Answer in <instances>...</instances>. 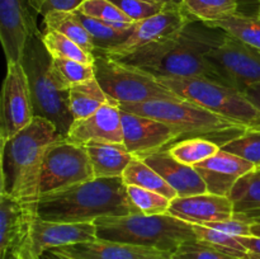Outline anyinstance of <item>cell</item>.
<instances>
[{"mask_svg": "<svg viewBox=\"0 0 260 259\" xmlns=\"http://www.w3.org/2000/svg\"><path fill=\"white\" fill-rule=\"evenodd\" d=\"M225 37L223 30L192 20L175 35L119 61L136 66L155 78H201L222 84L207 55Z\"/></svg>", "mask_w": 260, "mask_h": 259, "instance_id": "cell-1", "label": "cell"}, {"mask_svg": "<svg viewBox=\"0 0 260 259\" xmlns=\"http://www.w3.org/2000/svg\"><path fill=\"white\" fill-rule=\"evenodd\" d=\"M65 137L52 122L35 117L22 131L2 142L0 192L37 208L45 157L50 147Z\"/></svg>", "mask_w": 260, "mask_h": 259, "instance_id": "cell-2", "label": "cell"}, {"mask_svg": "<svg viewBox=\"0 0 260 259\" xmlns=\"http://www.w3.org/2000/svg\"><path fill=\"white\" fill-rule=\"evenodd\" d=\"M140 213L122 177L94 178L63 189L41 195L37 216L55 222H94L106 216Z\"/></svg>", "mask_w": 260, "mask_h": 259, "instance_id": "cell-3", "label": "cell"}, {"mask_svg": "<svg viewBox=\"0 0 260 259\" xmlns=\"http://www.w3.org/2000/svg\"><path fill=\"white\" fill-rule=\"evenodd\" d=\"M96 238L134 245L149 246L173 254L182 244L197 240L192 223L169 213L146 216H106L94 221Z\"/></svg>", "mask_w": 260, "mask_h": 259, "instance_id": "cell-4", "label": "cell"}, {"mask_svg": "<svg viewBox=\"0 0 260 259\" xmlns=\"http://www.w3.org/2000/svg\"><path fill=\"white\" fill-rule=\"evenodd\" d=\"M52 57L42 42V32H37L28 41L20 63L27 74L32 95L35 117H43L52 122L66 136L74 122L69 108V91L61 90L51 73Z\"/></svg>", "mask_w": 260, "mask_h": 259, "instance_id": "cell-5", "label": "cell"}, {"mask_svg": "<svg viewBox=\"0 0 260 259\" xmlns=\"http://www.w3.org/2000/svg\"><path fill=\"white\" fill-rule=\"evenodd\" d=\"M178 96L198 104L246 131H260V109L243 91L201 78H157Z\"/></svg>", "mask_w": 260, "mask_h": 259, "instance_id": "cell-6", "label": "cell"}, {"mask_svg": "<svg viewBox=\"0 0 260 259\" xmlns=\"http://www.w3.org/2000/svg\"><path fill=\"white\" fill-rule=\"evenodd\" d=\"M122 111L157 119L172 127L180 137L192 135L193 137H206L208 135L243 134L246 130L223 117L192 103L179 101H150L144 103H119Z\"/></svg>", "mask_w": 260, "mask_h": 259, "instance_id": "cell-7", "label": "cell"}, {"mask_svg": "<svg viewBox=\"0 0 260 259\" xmlns=\"http://www.w3.org/2000/svg\"><path fill=\"white\" fill-rule=\"evenodd\" d=\"M94 70L104 91L119 103L182 99L151 74L104 53H95Z\"/></svg>", "mask_w": 260, "mask_h": 259, "instance_id": "cell-8", "label": "cell"}, {"mask_svg": "<svg viewBox=\"0 0 260 259\" xmlns=\"http://www.w3.org/2000/svg\"><path fill=\"white\" fill-rule=\"evenodd\" d=\"M94 178L85 146L74 144L65 137L47 151L41 175L40 195L63 189Z\"/></svg>", "mask_w": 260, "mask_h": 259, "instance_id": "cell-9", "label": "cell"}, {"mask_svg": "<svg viewBox=\"0 0 260 259\" xmlns=\"http://www.w3.org/2000/svg\"><path fill=\"white\" fill-rule=\"evenodd\" d=\"M207 58L223 85L245 91L260 83V50L226 33L222 42L208 52Z\"/></svg>", "mask_w": 260, "mask_h": 259, "instance_id": "cell-10", "label": "cell"}, {"mask_svg": "<svg viewBox=\"0 0 260 259\" xmlns=\"http://www.w3.org/2000/svg\"><path fill=\"white\" fill-rule=\"evenodd\" d=\"M0 108V140L12 139L35 118L27 74L20 62L7 63Z\"/></svg>", "mask_w": 260, "mask_h": 259, "instance_id": "cell-11", "label": "cell"}, {"mask_svg": "<svg viewBox=\"0 0 260 259\" xmlns=\"http://www.w3.org/2000/svg\"><path fill=\"white\" fill-rule=\"evenodd\" d=\"M189 22L192 19L185 14L180 5H169L159 14L137 22L134 32L124 42L98 53H104L116 60H123L152 43L175 35Z\"/></svg>", "mask_w": 260, "mask_h": 259, "instance_id": "cell-12", "label": "cell"}, {"mask_svg": "<svg viewBox=\"0 0 260 259\" xmlns=\"http://www.w3.org/2000/svg\"><path fill=\"white\" fill-rule=\"evenodd\" d=\"M36 216L37 208L0 192V259L8 254L32 256L30 233Z\"/></svg>", "mask_w": 260, "mask_h": 259, "instance_id": "cell-13", "label": "cell"}, {"mask_svg": "<svg viewBox=\"0 0 260 259\" xmlns=\"http://www.w3.org/2000/svg\"><path fill=\"white\" fill-rule=\"evenodd\" d=\"M40 32L28 0H0V38L7 63L20 62L28 41Z\"/></svg>", "mask_w": 260, "mask_h": 259, "instance_id": "cell-14", "label": "cell"}, {"mask_svg": "<svg viewBox=\"0 0 260 259\" xmlns=\"http://www.w3.org/2000/svg\"><path fill=\"white\" fill-rule=\"evenodd\" d=\"M96 239L94 222H55L36 216L30 233V255L41 259L51 249L85 243Z\"/></svg>", "mask_w": 260, "mask_h": 259, "instance_id": "cell-15", "label": "cell"}, {"mask_svg": "<svg viewBox=\"0 0 260 259\" xmlns=\"http://www.w3.org/2000/svg\"><path fill=\"white\" fill-rule=\"evenodd\" d=\"M123 144L135 156L164 149L180 137L172 127L157 119L122 111Z\"/></svg>", "mask_w": 260, "mask_h": 259, "instance_id": "cell-16", "label": "cell"}, {"mask_svg": "<svg viewBox=\"0 0 260 259\" xmlns=\"http://www.w3.org/2000/svg\"><path fill=\"white\" fill-rule=\"evenodd\" d=\"M66 139L74 144L85 145L90 141L123 144L122 109L118 101L104 104L91 116L75 119Z\"/></svg>", "mask_w": 260, "mask_h": 259, "instance_id": "cell-17", "label": "cell"}, {"mask_svg": "<svg viewBox=\"0 0 260 259\" xmlns=\"http://www.w3.org/2000/svg\"><path fill=\"white\" fill-rule=\"evenodd\" d=\"M193 168L206 183L208 193L225 197L230 196L233 188L244 175L256 169L255 165L249 160L222 149Z\"/></svg>", "mask_w": 260, "mask_h": 259, "instance_id": "cell-18", "label": "cell"}, {"mask_svg": "<svg viewBox=\"0 0 260 259\" xmlns=\"http://www.w3.org/2000/svg\"><path fill=\"white\" fill-rule=\"evenodd\" d=\"M168 213L192 225H205L233 218L234 205L229 197L206 192L177 197L170 203Z\"/></svg>", "mask_w": 260, "mask_h": 259, "instance_id": "cell-19", "label": "cell"}, {"mask_svg": "<svg viewBox=\"0 0 260 259\" xmlns=\"http://www.w3.org/2000/svg\"><path fill=\"white\" fill-rule=\"evenodd\" d=\"M139 157L164 178L165 182L178 193V197H188L207 192L206 183L197 170L178 161L165 147L140 155Z\"/></svg>", "mask_w": 260, "mask_h": 259, "instance_id": "cell-20", "label": "cell"}, {"mask_svg": "<svg viewBox=\"0 0 260 259\" xmlns=\"http://www.w3.org/2000/svg\"><path fill=\"white\" fill-rule=\"evenodd\" d=\"M75 259H170L172 254L149 246L98 239L57 248Z\"/></svg>", "mask_w": 260, "mask_h": 259, "instance_id": "cell-21", "label": "cell"}, {"mask_svg": "<svg viewBox=\"0 0 260 259\" xmlns=\"http://www.w3.org/2000/svg\"><path fill=\"white\" fill-rule=\"evenodd\" d=\"M95 178L122 177L135 155L124 144L90 141L84 145Z\"/></svg>", "mask_w": 260, "mask_h": 259, "instance_id": "cell-22", "label": "cell"}, {"mask_svg": "<svg viewBox=\"0 0 260 259\" xmlns=\"http://www.w3.org/2000/svg\"><path fill=\"white\" fill-rule=\"evenodd\" d=\"M229 198L234 205V217L260 222V172H253L244 175L231 190Z\"/></svg>", "mask_w": 260, "mask_h": 259, "instance_id": "cell-23", "label": "cell"}, {"mask_svg": "<svg viewBox=\"0 0 260 259\" xmlns=\"http://www.w3.org/2000/svg\"><path fill=\"white\" fill-rule=\"evenodd\" d=\"M112 101L114 99L104 91L95 78L76 84L69 90V108L74 121L91 116L101 107Z\"/></svg>", "mask_w": 260, "mask_h": 259, "instance_id": "cell-24", "label": "cell"}, {"mask_svg": "<svg viewBox=\"0 0 260 259\" xmlns=\"http://www.w3.org/2000/svg\"><path fill=\"white\" fill-rule=\"evenodd\" d=\"M43 23H45V29L56 30L73 40L88 52H95L93 40L75 10L74 12H60V10L51 12L46 17H43Z\"/></svg>", "mask_w": 260, "mask_h": 259, "instance_id": "cell-25", "label": "cell"}, {"mask_svg": "<svg viewBox=\"0 0 260 259\" xmlns=\"http://www.w3.org/2000/svg\"><path fill=\"white\" fill-rule=\"evenodd\" d=\"M122 179L126 185H137L145 189L154 190L172 201L178 197V193L165 182L164 178L139 156H134L129 161L122 174Z\"/></svg>", "mask_w": 260, "mask_h": 259, "instance_id": "cell-26", "label": "cell"}, {"mask_svg": "<svg viewBox=\"0 0 260 259\" xmlns=\"http://www.w3.org/2000/svg\"><path fill=\"white\" fill-rule=\"evenodd\" d=\"M180 7L192 20L212 23L239 13L240 0H183Z\"/></svg>", "mask_w": 260, "mask_h": 259, "instance_id": "cell-27", "label": "cell"}, {"mask_svg": "<svg viewBox=\"0 0 260 259\" xmlns=\"http://www.w3.org/2000/svg\"><path fill=\"white\" fill-rule=\"evenodd\" d=\"M212 28H218L231 37L240 40L260 50V17L258 14L236 13L217 22L206 23Z\"/></svg>", "mask_w": 260, "mask_h": 259, "instance_id": "cell-28", "label": "cell"}, {"mask_svg": "<svg viewBox=\"0 0 260 259\" xmlns=\"http://www.w3.org/2000/svg\"><path fill=\"white\" fill-rule=\"evenodd\" d=\"M168 150L178 161L188 167H194L217 154L221 146L207 137L196 136L174 142L172 146L168 147Z\"/></svg>", "mask_w": 260, "mask_h": 259, "instance_id": "cell-29", "label": "cell"}, {"mask_svg": "<svg viewBox=\"0 0 260 259\" xmlns=\"http://www.w3.org/2000/svg\"><path fill=\"white\" fill-rule=\"evenodd\" d=\"M79 17H80L83 24L85 25L86 30L89 32L91 40H93L94 46H95L94 55L98 52H103V51L108 50V48L114 47V46L124 42L131 36V33L134 32L135 25H136L134 24L128 25V27H121V25L108 24V23L85 17L83 14H79Z\"/></svg>", "mask_w": 260, "mask_h": 259, "instance_id": "cell-30", "label": "cell"}, {"mask_svg": "<svg viewBox=\"0 0 260 259\" xmlns=\"http://www.w3.org/2000/svg\"><path fill=\"white\" fill-rule=\"evenodd\" d=\"M51 73L58 88L63 91H69L71 86L95 78L94 63L90 65L66 58H52Z\"/></svg>", "mask_w": 260, "mask_h": 259, "instance_id": "cell-31", "label": "cell"}, {"mask_svg": "<svg viewBox=\"0 0 260 259\" xmlns=\"http://www.w3.org/2000/svg\"><path fill=\"white\" fill-rule=\"evenodd\" d=\"M42 42L52 58L75 60L83 63H90V65H93L95 61L94 53L88 52L73 40L56 32V30H43Z\"/></svg>", "mask_w": 260, "mask_h": 259, "instance_id": "cell-32", "label": "cell"}, {"mask_svg": "<svg viewBox=\"0 0 260 259\" xmlns=\"http://www.w3.org/2000/svg\"><path fill=\"white\" fill-rule=\"evenodd\" d=\"M75 12L108 24L121 25V27L136 24V22L127 17L111 0H83Z\"/></svg>", "mask_w": 260, "mask_h": 259, "instance_id": "cell-33", "label": "cell"}, {"mask_svg": "<svg viewBox=\"0 0 260 259\" xmlns=\"http://www.w3.org/2000/svg\"><path fill=\"white\" fill-rule=\"evenodd\" d=\"M127 193L132 205L142 215H164L169 212L172 200L160 193L137 185H127Z\"/></svg>", "mask_w": 260, "mask_h": 259, "instance_id": "cell-34", "label": "cell"}, {"mask_svg": "<svg viewBox=\"0 0 260 259\" xmlns=\"http://www.w3.org/2000/svg\"><path fill=\"white\" fill-rule=\"evenodd\" d=\"M193 230L197 235V240L221 249V250L239 256V258L248 259L245 246L243 245L240 238H238V236L230 235V234L222 233V231L203 225H193Z\"/></svg>", "mask_w": 260, "mask_h": 259, "instance_id": "cell-35", "label": "cell"}, {"mask_svg": "<svg viewBox=\"0 0 260 259\" xmlns=\"http://www.w3.org/2000/svg\"><path fill=\"white\" fill-rule=\"evenodd\" d=\"M225 151L235 154L260 167V131H245L220 145Z\"/></svg>", "mask_w": 260, "mask_h": 259, "instance_id": "cell-36", "label": "cell"}, {"mask_svg": "<svg viewBox=\"0 0 260 259\" xmlns=\"http://www.w3.org/2000/svg\"><path fill=\"white\" fill-rule=\"evenodd\" d=\"M170 259H244L229 254L221 249L202 243L200 240H190L182 244Z\"/></svg>", "mask_w": 260, "mask_h": 259, "instance_id": "cell-37", "label": "cell"}, {"mask_svg": "<svg viewBox=\"0 0 260 259\" xmlns=\"http://www.w3.org/2000/svg\"><path fill=\"white\" fill-rule=\"evenodd\" d=\"M124 14L134 22H141L150 17L159 14L172 4L149 2V0H111Z\"/></svg>", "mask_w": 260, "mask_h": 259, "instance_id": "cell-38", "label": "cell"}, {"mask_svg": "<svg viewBox=\"0 0 260 259\" xmlns=\"http://www.w3.org/2000/svg\"><path fill=\"white\" fill-rule=\"evenodd\" d=\"M83 0H28L36 14H41L43 17L51 12H74L79 8Z\"/></svg>", "mask_w": 260, "mask_h": 259, "instance_id": "cell-39", "label": "cell"}, {"mask_svg": "<svg viewBox=\"0 0 260 259\" xmlns=\"http://www.w3.org/2000/svg\"><path fill=\"white\" fill-rule=\"evenodd\" d=\"M251 225H253V223H251L250 221H245L238 217H233V218H229V220L217 221V222L205 223L203 226L216 229V230L218 231H222V233L230 234V235L240 238V236L253 235V233H251Z\"/></svg>", "mask_w": 260, "mask_h": 259, "instance_id": "cell-40", "label": "cell"}, {"mask_svg": "<svg viewBox=\"0 0 260 259\" xmlns=\"http://www.w3.org/2000/svg\"><path fill=\"white\" fill-rule=\"evenodd\" d=\"M240 241L245 246L248 259H260V236H240Z\"/></svg>", "mask_w": 260, "mask_h": 259, "instance_id": "cell-41", "label": "cell"}, {"mask_svg": "<svg viewBox=\"0 0 260 259\" xmlns=\"http://www.w3.org/2000/svg\"><path fill=\"white\" fill-rule=\"evenodd\" d=\"M244 94H245L246 98H248L251 103L255 104V106L260 109V83L249 86V88L244 91Z\"/></svg>", "mask_w": 260, "mask_h": 259, "instance_id": "cell-42", "label": "cell"}, {"mask_svg": "<svg viewBox=\"0 0 260 259\" xmlns=\"http://www.w3.org/2000/svg\"><path fill=\"white\" fill-rule=\"evenodd\" d=\"M41 259H75L73 256H69L66 254H63L62 251L57 250V249H51L43 253V255L41 256Z\"/></svg>", "mask_w": 260, "mask_h": 259, "instance_id": "cell-43", "label": "cell"}, {"mask_svg": "<svg viewBox=\"0 0 260 259\" xmlns=\"http://www.w3.org/2000/svg\"><path fill=\"white\" fill-rule=\"evenodd\" d=\"M149 2L164 3V4H172V5H182L183 0H149Z\"/></svg>", "mask_w": 260, "mask_h": 259, "instance_id": "cell-44", "label": "cell"}, {"mask_svg": "<svg viewBox=\"0 0 260 259\" xmlns=\"http://www.w3.org/2000/svg\"><path fill=\"white\" fill-rule=\"evenodd\" d=\"M258 3L259 0H240V5H250V7H255L256 10H258Z\"/></svg>", "mask_w": 260, "mask_h": 259, "instance_id": "cell-45", "label": "cell"}, {"mask_svg": "<svg viewBox=\"0 0 260 259\" xmlns=\"http://www.w3.org/2000/svg\"><path fill=\"white\" fill-rule=\"evenodd\" d=\"M4 259H37V258H32V256H23V255H18V254H8Z\"/></svg>", "mask_w": 260, "mask_h": 259, "instance_id": "cell-46", "label": "cell"}, {"mask_svg": "<svg viewBox=\"0 0 260 259\" xmlns=\"http://www.w3.org/2000/svg\"><path fill=\"white\" fill-rule=\"evenodd\" d=\"M251 233H253V235L260 236V222H255L251 225Z\"/></svg>", "mask_w": 260, "mask_h": 259, "instance_id": "cell-47", "label": "cell"}, {"mask_svg": "<svg viewBox=\"0 0 260 259\" xmlns=\"http://www.w3.org/2000/svg\"><path fill=\"white\" fill-rule=\"evenodd\" d=\"M256 14H258L259 17H260V0H259V3H258V13H256Z\"/></svg>", "mask_w": 260, "mask_h": 259, "instance_id": "cell-48", "label": "cell"}, {"mask_svg": "<svg viewBox=\"0 0 260 259\" xmlns=\"http://www.w3.org/2000/svg\"><path fill=\"white\" fill-rule=\"evenodd\" d=\"M256 169H258V170H259V172H260V167H259V168H256Z\"/></svg>", "mask_w": 260, "mask_h": 259, "instance_id": "cell-49", "label": "cell"}, {"mask_svg": "<svg viewBox=\"0 0 260 259\" xmlns=\"http://www.w3.org/2000/svg\"><path fill=\"white\" fill-rule=\"evenodd\" d=\"M254 223H255V222H254Z\"/></svg>", "mask_w": 260, "mask_h": 259, "instance_id": "cell-50", "label": "cell"}]
</instances>
